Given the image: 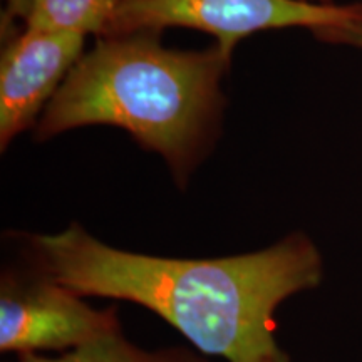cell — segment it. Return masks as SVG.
I'll list each match as a JSON object with an SVG mask.
<instances>
[{
  "mask_svg": "<svg viewBox=\"0 0 362 362\" xmlns=\"http://www.w3.org/2000/svg\"><path fill=\"white\" fill-rule=\"evenodd\" d=\"M30 260L83 297L133 302L180 330L197 351L226 362H288L275 312L320 284L322 255L305 233L216 259H173L111 247L72 221L29 235Z\"/></svg>",
  "mask_w": 362,
  "mask_h": 362,
  "instance_id": "obj_1",
  "label": "cell"
},
{
  "mask_svg": "<svg viewBox=\"0 0 362 362\" xmlns=\"http://www.w3.org/2000/svg\"><path fill=\"white\" fill-rule=\"evenodd\" d=\"M6 34V33H2ZM86 35L22 27L7 33L0 59V149L37 126L40 116L84 54Z\"/></svg>",
  "mask_w": 362,
  "mask_h": 362,
  "instance_id": "obj_5",
  "label": "cell"
},
{
  "mask_svg": "<svg viewBox=\"0 0 362 362\" xmlns=\"http://www.w3.org/2000/svg\"><path fill=\"white\" fill-rule=\"evenodd\" d=\"M304 2H314V4H332V0H304Z\"/></svg>",
  "mask_w": 362,
  "mask_h": 362,
  "instance_id": "obj_10",
  "label": "cell"
},
{
  "mask_svg": "<svg viewBox=\"0 0 362 362\" xmlns=\"http://www.w3.org/2000/svg\"><path fill=\"white\" fill-rule=\"evenodd\" d=\"M33 6L34 0H7L6 11L2 13V29H8L16 21L25 22Z\"/></svg>",
  "mask_w": 362,
  "mask_h": 362,
  "instance_id": "obj_9",
  "label": "cell"
},
{
  "mask_svg": "<svg viewBox=\"0 0 362 362\" xmlns=\"http://www.w3.org/2000/svg\"><path fill=\"white\" fill-rule=\"evenodd\" d=\"M362 4L336 6L304 0H124L104 35L170 27L202 30L233 57L237 45L255 33L305 27L317 33L351 24Z\"/></svg>",
  "mask_w": 362,
  "mask_h": 362,
  "instance_id": "obj_3",
  "label": "cell"
},
{
  "mask_svg": "<svg viewBox=\"0 0 362 362\" xmlns=\"http://www.w3.org/2000/svg\"><path fill=\"white\" fill-rule=\"evenodd\" d=\"M124 0H34L24 27L101 37Z\"/></svg>",
  "mask_w": 362,
  "mask_h": 362,
  "instance_id": "obj_7",
  "label": "cell"
},
{
  "mask_svg": "<svg viewBox=\"0 0 362 362\" xmlns=\"http://www.w3.org/2000/svg\"><path fill=\"white\" fill-rule=\"evenodd\" d=\"M317 37L327 40V42H337V44H349L354 47L362 49V8L357 19H354L351 24L339 27V29H325L317 30L314 33Z\"/></svg>",
  "mask_w": 362,
  "mask_h": 362,
  "instance_id": "obj_8",
  "label": "cell"
},
{
  "mask_svg": "<svg viewBox=\"0 0 362 362\" xmlns=\"http://www.w3.org/2000/svg\"><path fill=\"white\" fill-rule=\"evenodd\" d=\"M230 64L216 44L180 51L165 47L156 30L101 35L47 104L34 136L47 141L84 126L121 128L160 155L185 189L221 133Z\"/></svg>",
  "mask_w": 362,
  "mask_h": 362,
  "instance_id": "obj_2",
  "label": "cell"
},
{
  "mask_svg": "<svg viewBox=\"0 0 362 362\" xmlns=\"http://www.w3.org/2000/svg\"><path fill=\"white\" fill-rule=\"evenodd\" d=\"M116 307L94 309L39 264L6 267L0 277V351L67 352L119 330Z\"/></svg>",
  "mask_w": 362,
  "mask_h": 362,
  "instance_id": "obj_4",
  "label": "cell"
},
{
  "mask_svg": "<svg viewBox=\"0 0 362 362\" xmlns=\"http://www.w3.org/2000/svg\"><path fill=\"white\" fill-rule=\"evenodd\" d=\"M16 362H208L205 354L188 347H163L146 351L134 346L123 336V332L106 334L94 341L86 342L59 357H42L37 354L19 356Z\"/></svg>",
  "mask_w": 362,
  "mask_h": 362,
  "instance_id": "obj_6",
  "label": "cell"
}]
</instances>
